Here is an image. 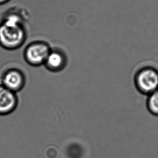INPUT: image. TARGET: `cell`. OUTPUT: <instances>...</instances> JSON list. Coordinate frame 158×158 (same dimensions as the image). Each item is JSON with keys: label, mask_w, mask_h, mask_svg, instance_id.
<instances>
[{"label": "cell", "mask_w": 158, "mask_h": 158, "mask_svg": "<svg viewBox=\"0 0 158 158\" xmlns=\"http://www.w3.org/2000/svg\"><path fill=\"white\" fill-rule=\"evenodd\" d=\"M29 19L26 9L15 6L8 10L0 21V44L8 49L21 47L27 39L26 26Z\"/></svg>", "instance_id": "6da1fadb"}, {"label": "cell", "mask_w": 158, "mask_h": 158, "mask_svg": "<svg viewBox=\"0 0 158 158\" xmlns=\"http://www.w3.org/2000/svg\"><path fill=\"white\" fill-rule=\"evenodd\" d=\"M135 83L139 92L149 95L158 90V71L151 66L140 69L135 75Z\"/></svg>", "instance_id": "7a4b0ae2"}, {"label": "cell", "mask_w": 158, "mask_h": 158, "mask_svg": "<svg viewBox=\"0 0 158 158\" xmlns=\"http://www.w3.org/2000/svg\"><path fill=\"white\" fill-rule=\"evenodd\" d=\"M52 48L43 41H36L29 43L24 51V57L28 64L32 66L44 65Z\"/></svg>", "instance_id": "3957f363"}, {"label": "cell", "mask_w": 158, "mask_h": 158, "mask_svg": "<svg viewBox=\"0 0 158 158\" xmlns=\"http://www.w3.org/2000/svg\"><path fill=\"white\" fill-rule=\"evenodd\" d=\"M26 83L25 75L21 71L16 69L6 71L2 77V85L14 92L21 91Z\"/></svg>", "instance_id": "277c9868"}, {"label": "cell", "mask_w": 158, "mask_h": 158, "mask_svg": "<svg viewBox=\"0 0 158 158\" xmlns=\"http://www.w3.org/2000/svg\"><path fill=\"white\" fill-rule=\"evenodd\" d=\"M67 63L66 53L58 48H52L44 65L52 73H58L65 68Z\"/></svg>", "instance_id": "5b68a950"}, {"label": "cell", "mask_w": 158, "mask_h": 158, "mask_svg": "<svg viewBox=\"0 0 158 158\" xmlns=\"http://www.w3.org/2000/svg\"><path fill=\"white\" fill-rule=\"evenodd\" d=\"M18 99L16 92L3 85H0V115H6L13 112L17 107Z\"/></svg>", "instance_id": "8992f818"}, {"label": "cell", "mask_w": 158, "mask_h": 158, "mask_svg": "<svg viewBox=\"0 0 158 158\" xmlns=\"http://www.w3.org/2000/svg\"><path fill=\"white\" fill-rule=\"evenodd\" d=\"M147 107L150 113L158 116V90L148 95Z\"/></svg>", "instance_id": "52a82bcc"}, {"label": "cell", "mask_w": 158, "mask_h": 158, "mask_svg": "<svg viewBox=\"0 0 158 158\" xmlns=\"http://www.w3.org/2000/svg\"><path fill=\"white\" fill-rule=\"evenodd\" d=\"M66 154L69 158H81L83 155V149L79 144L73 143L67 148Z\"/></svg>", "instance_id": "ba28073f"}, {"label": "cell", "mask_w": 158, "mask_h": 158, "mask_svg": "<svg viewBox=\"0 0 158 158\" xmlns=\"http://www.w3.org/2000/svg\"><path fill=\"white\" fill-rule=\"evenodd\" d=\"M10 0H0V5L6 4V3L9 2Z\"/></svg>", "instance_id": "9c48e42d"}]
</instances>
